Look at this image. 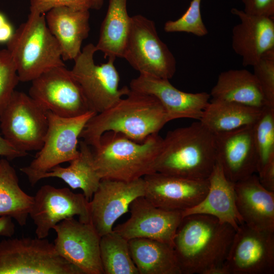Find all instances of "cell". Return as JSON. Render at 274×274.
Masks as SVG:
<instances>
[{"label": "cell", "instance_id": "obj_1", "mask_svg": "<svg viewBox=\"0 0 274 274\" xmlns=\"http://www.w3.org/2000/svg\"><path fill=\"white\" fill-rule=\"evenodd\" d=\"M235 232L211 216L183 217L173 241L181 274H226L225 262Z\"/></svg>", "mask_w": 274, "mask_h": 274}, {"label": "cell", "instance_id": "obj_2", "mask_svg": "<svg viewBox=\"0 0 274 274\" xmlns=\"http://www.w3.org/2000/svg\"><path fill=\"white\" fill-rule=\"evenodd\" d=\"M168 122L163 107L155 96L130 90L125 98L93 116L80 138L93 148L98 145L102 135L109 131L141 143L158 133Z\"/></svg>", "mask_w": 274, "mask_h": 274}, {"label": "cell", "instance_id": "obj_3", "mask_svg": "<svg viewBox=\"0 0 274 274\" xmlns=\"http://www.w3.org/2000/svg\"><path fill=\"white\" fill-rule=\"evenodd\" d=\"M216 163L214 134L199 121L169 131L163 138L155 172L205 180Z\"/></svg>", "mask_w": 274, "mask_h": 274}, {"label": "cell", "instance_id": "obj_4", "mask_svg": "<svg viewBox=\"0 0 274 274\" xmlns=\"http://www.w3.org/2000/svg\"><path fill=\"white\" fill-rule=\"evenodd\" d=\"M162 141L158 133L139 143L120 133L106 132L92 150L94 167L101 179L130 182L143 178L155 172Z\"/></svg>", "mask_w": 274, "mask_h": 274}, {"label": "cell", "instance_id": "obj_5", "mask_svg": "<svg viewBox=\"0 0 274 274\" xmlns=\"http://www.w3.org/2000/svg\"><path fill=\"white\" fill-rule=\"evenodd\" d=\"M7 45L21 82H31L51 68L64 65L59 45L47 25L45 14L30 13Z\"/></svg>", "mask_w": 274, "mask_h": 274}, {"label": "cell", "instance_id": "obj_6", "mask_svg": "<svg viewBox=\"0 0 274 274\" xmlns=\"http://www.w3.org/2000/svg\"><path fill=\"white\" fill-rule=\"evenodd\" d=\"M0 274H83L62 257L54 245L38 237L0 242Z\"/></svg>", "mask_w": 274, "mask_h": 274}, {"label": "cell", "instance_id": "obj_7", "mask_svg": "<svg viewBox=\"0 0 274 274\" xmlns=\"http://www.w3.org/2000/svg\"><path fill=\"white\" fill-rule=\"evenodd\" d=\"M47 113L48 127L43 147L29 165L20 168L31 186L54 166L78 156V140L88 121L96 114L90 111L79 116L65 118Z\"/></svg>", "mask_w": 274, "mask_h": 274}, {"label": "cell", "instance_id": "obj_8", "mask_svg": "<svg viewBox=\"0 0 274 274\" xmlns=\"http://www.w3.org/2000/svg\"><path fill=\"white\" fill-rule=\"evenodd\" d=\"M123 58L140 74L169 80L176 71L175 58L159 38L154 22L142 15L131 17Z\"/></svg>", "mask_w": 274, "mask_h": 274}, {"label": "cell", "instance_id": "obj_9", "mask_svg": "<svg viewBox=\"0 0 274 274\" xmlns=\"http://www.w3.org/2000/svg\"><path fill=\"white\" fill-rule=\"evenodd\" d=\"M4 138L17 150L27 154L43 147L48 127L47 112L29 95L15 90L0 112Z\"/></svg>", "mask_w": 274, "mask_h": 274}, {"label": "cell", "instance_id": "obj_10", "mask_svg": "<svg viewBox=\"0 0 274 274\" xmlns=\"http://www.w3.org/2000/svg\"><path fill=\"white\" fill-rule=\"evenodd\" d=\"M95 46L86 45L74 60L71 72L80 84L89 110L96 114L112 107L130 89L119 88L120 77L114 65L115 59L109 58L106 63L96 64L94 55Z\"/></svg>", "mask_w": 274, "mask_h": 274}, {"label": "cell", "instance_id": "obj_11", "mask_svg": "<svg viewBox=\"0 0 274 274\" xmlns=\"http://www.w3.org/2000/svg\"><path fill=\"white\" fill-rule=\"evenodd\" d=\"M28 95L46 112L60 117H75L90 111L80 84L65 65L33 80Z\"/></svg>", "mask_w": 274, "mask_h": 274}, {"label": "cell", "instance_id": "obj_12", "mask_svg": "<svg viewBox=\"0 0 274 274\" xmlns=\"http://www.w3.org/2000/svg\"><path fill=\"white\" fill-rule=\"evenodd\" d=\"M225 267L226 274H273L274 232L241 224L235 230Z\"/></svg>", "mask_w": 274, "mask_h": 274}, {"label": "cell", "instance_id": "obj_13", "mask_svg": "<svg viewBox=\"0 0 274 274\" xmlns=\"http://www.w3.org/2000/svg\"><path fill=\"white\" fill-rule=\"evenodd\" d=\"M77 216L79 220L90 223L89 201L83 194L75 193L68 188L42 186L33 196L29 212L37 237H47L51 229L60 221Z\"/></svg>", "mask_w": 274, "mask_h": 274}, {"label": "cell", "instance_id": "obj_14", "mask_svg": "<svg viewBox=\"0 0 274 274\" xmlns=\"http://www.w3.org/2000/svg\"><path fill=\"white\" fill-rule=\"evenodd\" d=\"M58 253L79 268L83 274H104L100 257V237L90 223L74 217L65 219L53 228Z\"/></svg>", "mask_w": 274, "mask_h": 274}, {"label": "cell", "instance_id": "obj_15", "mask_svg": "<svg viewBox=\"0 0 274 274\" xmlns=\"http://www.w3.org/2000/svg\"><path fill=\"white\" fill-rule=\"evenodd\" d=\"M144 194L143 178L130 182L101 179L89 201L90 223L100 237L112 231L115 222L129 211L130 203Z\"/></svg>", "mask_w": 274, "mask_h": 274}, {"label": "cell", "instance_id": "obj_16", "mask_svg": "<svg viewBox=\"0 0 274 274\" xmlns=\"http://www.w3.org/2000/svg\"><path fill=\"white\" fill-rule=\"evenodd\" d=\"M130 216L113 230L127 240L146 238L165 243L173 247L174 239L182 218V211L158 208L144 196L135 198L130 204Z\"/></svg>", "mask_w": 274, "mask_h": 274}, {"label": "cell", "instance_id": "obj_17", "mask_svg": "<svg viewBox=\"0 0 274 274\" xmlns=\"http://www.w3.org/2000/svg\"><path fill=\"white\" fill-rule=\"evenodd\" d=\"M144 196L154 206L167 210L184 211L197 204L206 194L209 178L197 180L159 172L143 177Z\"/></svg>", "mask_w": 274, "mask_h": 274}, {"label": "cell", "instance_id": "obj_18", "mask_svg": "<svg viewBox=\"0 0 274 274\" xmlns=\"http://www.w3.org/2000/svg\"><path fill=\"white\" fill-rule=\"evenodd\" d=\"M129 88L155 96L163 107L169 121L179 118L199 120L211 97L207 92H184L168 79L143 74L131 81Z\"/></svg>", "mask_w": 274, "mask_h": 274}, {"label": "cell", "instance_id": "obj_19", "mask_svg": "<svg viewBox=\"0 0 274 274\" xmlns=\"http://www.w3.org/2000/svg\"><path fill=\"white\" fill-rule=\"evenodd\" d=\"M253 126L214 134L216 162L234 183L257 174Z\"/></svg>", "mask_w": 274, "mask_h": 274}, {"label": "cell", "instance_id": "obj_20", "mask_svg": "<svg viewBox=\"0 0 274 274\" xmlns=\"http://www.w3.org/2000/svg\"><path fill=\"white\" fill-rule=\"evenodd\" d=\"M231 13L241 21L232 30V48L244 66H253L274 49V18L248 14L236 8Z\"/></svg>", "mask_w": 274, "mask_h": 274}, {"label": "cell", "instance_id": "obj_21", "mask_svg": "<svg viewBox=\"0 0 274 274\" xmlns=\"http://www.w3.org/2000/svg\"><path fill=\"white\" fill-rule=\"evenodd\" d=\"M236 204L243 222L274 232V191L264 188L257 174L234 183Z\"/></svg>", "mask_w": 274, "mask_h": 274}, {"label": "cell", "instance_id": "obj_22", "mask_svg": "<svg viewBox=\"0 0 274 274\" xmlns=\"http://www.w3.org/2000/svg\"><path fill=\"white\" fill-rule=\"evenodd\" d=\"M209 182L208 190L204 197L195 206L182 211L183 216L191 214L211 216L230 225L236 230L244 222L236 204L234 183L227 178L217 162Z\"/></svg>", "mask_w": 274, "mask_h": 274}, {"label": "cell", "instance_id": "obj_23", "mask_svg": "<svg viewBox=\"0 0 274 274\" xmlns=\"http://www.w3.org/2000/svg\"><path fill=\"white\" fill-rule=\"evenodd\" d=\"M89 10L67 7L53 8L45 14L47 25L57 41L63 61L75 60L90 31Z\"/></svg>", "mask_w": 274, "mask_h": 274}, {"label": "cell", "instance_id": "obj_24", "mask_svg": "<svg viewBox=\"0 0 274 274\" xmlns=\"http://www.w3.org/2000/svg\"><path fill=\"white\" fill-rule=\"evenodd\" d=\"M210 94L214 100L234 102L260 109L267 106L253 73L245 69L221 72Z\"/></svg>", "mask_w": 274, "mask_h": 274}, {"label": "cell", "instance_id": "obj_25", "mask_svg": "<svg viewBox=\"0 0 274 274\" xmlns=\"http://www.w3.org/2000/svg\"><path fill=\"white\" fill-rule=\"evenodd\" d=\"M131 258L139 274H181L173 247L159 241H128Z\"/></svg>", "mask_w": 274, "mask_h": 274}, {"label": "cell", "instance_id": "obj_26", "mask_svg": "<svg viewBox=\"0 0 274 274\" xmlns=\"http://www.w3.org/2000/svg\"><path fill=\"white\" fill-rule=\"evenodd\" d=\"M261 109L236 102L211 99L199 121L209 131L216 134L253 125L258 119Z\"/></svg>", "mask_w": 274, "mask_h": 274}, {"label": "cell", "instance_id": "obj_27", "mask_svg": "<svg viewBox=\"0 0 274 274\" xmlns=\"http://www.w3.org/2000/svg\"><path fill=\"white\" fill-rule=\"evenodd\" d=\"M130 20L127 11V0H110L98 41L95 45L96 51L102 52L105 58H123Z\"/></svg>", "mask_w": 274, "mask_h": 274}, {"label": "cell", "instance_id": "obj_28", "mask_svg": "<svg viewBox=\"0 0 274 274\" xmlns=\"http://www.w3.org/2000/svg\"><path fill=\"white\" fill-rule=\"evenodd\" d=\"M79 151L78 156L69 162L68 166H55L45 173L42 179L59 178L73 189H81L90 201L101 179L94 167L91 147L82 140L79 142Z\"/></svg>", "mask_w": 274, "mask_h": 274}, {"label": "cell", "instance_id": "obj_29", "mask_svg": "<svg viewBox=\"0 0 274 274\" xmlns=\"http://www.w3.org/2000/svg\"><path fill=\"white\" fill-rule=\"evenodd\" d=\"M33 196L20 187L15 169L7 159H0V216H9L26 225Z\"/></svg>", "mask_w": 274, "mask_h": 274}, {"label": "cell", "instance_id": "obj_30", "mask_svg": "<svg viewBox=\"0 0 274 274\" xmlns=\"http://www.w3.org/2000/svg\"><path fill=\"white\" fill-rule=\"evenodd\" d=\"M104 274H139L130 255L128 240L113 230L100 237Z\"/></svg>", "mask_w": 274, "mask_h": 274}, {"label": "cell", "instance_id": "obj_31", "mask_svg": "<svg viewBox=\"0 0 274 274\" xmlns=\"http://www.w3.org/2000/svg\"><path fill=\"white\" fill-rule=\"evenodd\" d=\"M253 130L259 175L274 161V108L265 106L261 109Z\"/></svg>", "mask_w": 274, "mask_h": 274}, {"label": "cell", "instance_id": "obj_32", "mask_svg": "<svg viewBox=\"0 0 274 274\" xmlns=\"http://www.w3.org/2000/svg\"><path fill=\"white\" fill-rule=\"evenodd\" d=\"M201 1L192 0L188 9L181 17L165 23L164 31L167 32H184L198 37L207 35L208 31L201 15Z\"/></svg>", "mask_w": 274, "mask_h": 274}, {"label": "cell", "instance_id": "obj_33", "mask_svg": "<svg viewBox=\"0 0 274 274\" xmlns=\"http://www.w3.org/2000/svg\"><path fill=\"white\" fill-rule=\"evenodd\" d=\"M252 66L267 106L274 108V49L265 52Z\"/></svg>", "mask_w": 274, "mask_h": 274}, {"label": "cell", "instance_id": "obj_34", "mask_svg": "<svg viewBox=\"0 0 274 274\" xmlns=\"http://www.w3.org/2000/svg\"><path fill=\"white\" fill-rule=\"evenodd\" d=\"M20 82L17 69L7 49H0V112Z\"/></svg>", "mask_w": 274, "mask_h": 274}, {"label": "cell", "instance_id": "obj_35", "mask_svg": "<svg viewBox=\"0 0 274 274\" xmlns=\"http://www.w3.org/2000/svg\"><path fill=\"white\" fill-rule=\"evenodd\" d=\"M30 13L45 14L59 7H67L77 10L93 9V0H29Z\"/></svg>", "mask_w": 274, "mask_h": 274}, {"label": "cell", "instance_id": "obj_36", "mask_svg": "<svg viewBox=\"0 0 274 274\" xmlns=\"http://www.w3.org/2000/svg\"><path fill=\"white\" fill-rule=\"evenodd\" d=\"M248 14L274 18V0H242Z\"/></svg>", "mask_w": 274, "mask_h": 274}, {"label": "cell", "instance_id": "obj_37", "mask_svg": "<svg viewBox=\"0 0 274 274\" xmlns=\"http://www.w3.org/2000/svg\"><path fill=\"white\" fill-rule=\"evenodd\" d=\"M261 184L266 189L274 191V161L271 162L259 175Z\"/></svg>", "mask_w": 274, "mask_h": 274}, {"label": "cell", "instance_id": "obj_38", "mask_svg": "<svg viewBox=\"0 0 274 274\" xmlns=\"http://www.w3.org/2000/svg\"><path fill=\"white\" fill-rule=\"evenodd\" d=\"M27 155L15 149L0 134V156H5L9 160L23 157Z\"/></svg>", "mask_w": 274, "mask_h": 274}, {"label": "cell", "instance_id": "obj_39", "mask_svg": "<svg viewBox=\"0 0 274 274\" xmlns=\"http://www.w3.org/2000/svg\"><path fill=\"white\" fill-rule=\"evenodd\" d=\"M15 233V224L9 216H0V236L11 237Z\"/></svg>", "mask_w": 274, "mask_h": 274}, {"label": "cell", "instance_id": "obj_40", "mask_svg": "<svg viewBox=\"0 0 274 274\" xmlns=\"http://www.w3.org/2000/svg\"><path fill=\"white\" fill-rule=\"evenodd\" d=\"M14 31L11 24L6 22L0 28V43H7L12 37Z\"/></svg>", "mask_w": 274, "mask_h": 274}, {"label": "cell", "instance_id": "obj_41", "mask_svg": "<svg viewBox=\"0 0 274 274\" xmlns=\"http://www.w3.org/2000/svg\"><path fill=\"white\" fill-rule=\"evenodd\" d=\"M93 9H96V10H99L100 9L104 3V0H93Z\"/></svg>", "mask_w": 274, "mask_h": 274}, {"label": "cell", "instance_id": "obj_42", "mask_svg": "<svg viewBox=\"0 0 274 274\" xmlns=\"http://www.w3.org/2000/svg\"><path fill=\"white\" fill-rule=\"evenodd\" d=\"M7 20L3 14L0 13V28L6 22Z\"/></svg>", "mask_w": 274, "mask_h": 274}]
</instances>
